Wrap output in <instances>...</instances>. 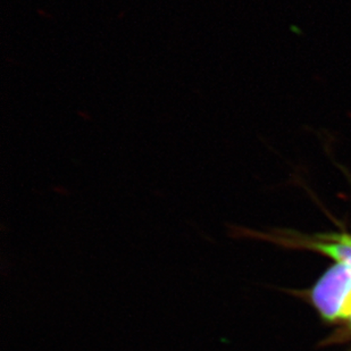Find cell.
<instances>
[{
  "instance_id": "6da1fadb",
  "label": "cell",
  "mask_w": 351,
  "mask_h": 351,
  "mask_svg": "<svg viewBox=\"0 0 351 351\" xmlns=\"http://www.w3.org/2000/svg\"><path fill=\"white\" fill-rule=\"evenodd\" d=\"M312 300L326 321L348 319L351 315V266L337 263L328 269L313 289Z\"/></svg>"
},
{
  "instance_id": "7a4b0ae2",
  "label": "cell",
  "mask_w": 351,
  "mask_h": 351,
  "mask_svg": "<svg viewBox=\"0 0 351 351\" xmlns=\"http://www.w3.org/2000/svg\"><path fill=\"white\" fill-rule=\"evenodd\" d=\"M321 239H323V241L308 242L306 245L315 252L331 257L339 264L351 266V245L335 239L326 238L325 235L321 237Z\"/></svg>"
},
{
  "instance_id": "3957f363",
  "label": "cell",
  "mask_w": 351,
  "mask_h": 351,
  "mask_svg": "<svg viewBox=\"0 0 351 351\" xmlns=\"http://www.w3.org/2000/svg\"><path fill=\"white\" fill-rule=\"evenodd\" d=\"M326 238L335 239V240H339V241H343L346 243H349L351 245V235L350 234H345V233H342V234H326L325 235Z\"/></svg>"
},
{
  "instance_id": "277c9868",
  "label": "cell",
  "mask_w": 351,
  "mask_h": 351,
  "mask_svg": "<svg viewBox=\"0 0 351 351\" xmlns=\"http://www.w3.org/2000/svg\"><path fill=\"white\" fill-rule=\"evenodd\" d=\"M348 321H349V325H350V328H351V315H350V317L348 318Z\"/></svg>"
}]
</instances>
